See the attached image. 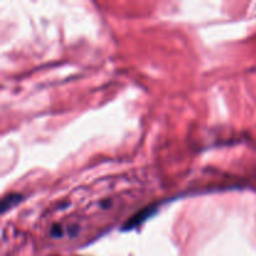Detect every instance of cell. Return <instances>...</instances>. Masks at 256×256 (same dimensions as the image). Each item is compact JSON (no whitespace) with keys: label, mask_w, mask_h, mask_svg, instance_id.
I'll list each match as a JSON object with an SVG mask.
<instances>
[{"label":"cell","mask_w":256,"mask_h":256,"mask_svg":"<svg viewBox=\"0 0 256 256\" xmlns=\"http://www.w3.org/2000/svg\"><path fill=\"white\" fill-rule=\"evenodd\" d=\"M22 200V195L20 194H10L8 195V196H5L2 202V212H6L8 210L16 206Z\"/></svg>","instance_id":"7a4b0ae2"},{"label":"cell","mask_w":256,"mask_h":256,"mask_svg":"<svg viewBox=\"0 0 256 256\" xmlns=\"http://www.w3.org/2000/svg\"><path fill=\"white\" fill-rule=\"evenodd\" d=\"M50 232H52V235L54 238H60L62 235V229L60 225H54L52 228V230H50Z\"/></svg>","instance_id":"3957f363"},{"label":"cell","mask_w":256,"mask_h":256,"mask_svg":"<svg viewBox=\"0 0 256 256\" xmlns=\"http://www.w3.org/2000/svg\"><path fill=\"white\" fill-rule=\"evenodd\" d=\"M155 210H156V206H155V205H152V206H148L145 208V209H142L140 212H138L136 214L132 215V216L125 222L124 226H122V230H124V232H129V230H132L135 229V228H138L140 224H142L148 218L152 216V215L155 212Z\"/></svg>","instance_id":"6da1fadb"}]
</instances>
